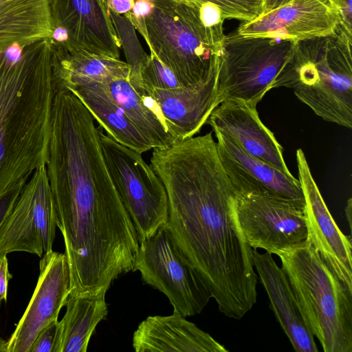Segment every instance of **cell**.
<instances>
[{
	"mask_svg": "<svg viewBox=\"0 0 352 352\" xmlns=\"http://www.w3.org/2000/svg\"><path fill=\"white\" fill-rule=\"evenodd\" d=\"M153 149L150 166L168 197L167 227L219 311L241 319L256 302L258 278L212 132Z\"/></svg>",
	"mask_w": 352,
	"mask_h": 352,
	"instance_id": "cell-1",
	"label": "cell"
},
{
	"mask_svg": "<svg viewBox=\"0 0 352 352\" xmlns=\"http://www.w3.org/2000/svg\"><path fill=\"white\" fill-rule=\"evenodd\" d=\"M94 120L74 93L56 88L45 166L68 265L80 270L116 263L138 243L107 170Z\"/></svg>",
	"mask_w": 352,
	"mask_h": 352,
	"instance_id": "cell-2",
	"label": "cell"
},
{
	"mask_svg": "<svg viewBox=\"0 0 352 352\" xmlns=\"http://www.w3.org/2000/svg\"><path fill=\"white\" fill-rule=\"evenodd\" d=\"M61 50L54 38L0 50V195L47 164Z\"/></svg>",
	"mask_w": 352,
	"mask_h": 352,
	"instance_id": "cell-3",
	"label": "cell"
},
{
	"mask_svg": "<svg viewBox=\"0 0 352 352\" xmlns=\"http://www.w3.org/2000/svg\"><path fill=\"white\" fill-rule=\"evenodd\" d=\"M133 26L182 86L219 72L223 23L206 21L198 0H151L147 13Z\"/></svg>",
	"mask_w": 352,
	"mask_h": 352,
	"instance_id": "cell-4",
	"label": "cell"
},
{
	"mask_svg": "<svg viewBox=\"0 0 352 352\" xmlns=\"http://www.w3.org/2000/svg\"><path fill=\"white\" fill-rule=\"evenodd\" d=\"M352 37L333 34L296 41L270 89L290 88L327 122L352 128Z\"/></svg>",
	"mask_w": 352,
	"mask_h": 352,
	"instance_id": "cell-5",
	"label": "cell"
},
{
	"mask_svg": "<svg viewBox=\"0 0 352 352\" xmlns=\"http://www.w3.org/2000/svg\"><path fill=\"white\" fill-rule=\"evenodd\" d=\"M303 318L324 352H352V291L310 240L278 252Z\"/></svg>",
	"mask_w": 352,
	"mask_h": 352,
	"instance_id": "cell-6",
	"label": "cell"
},
{
	"mask_svg": "<svg viewBox=\"0 0 352 352\" xmlns=\"http://www.w3.org/2000/svg\"><path fill=\"white\" fill-rule=\"evenodd\" d=\"M296 41L236 31L224 36L218 73L221 102L234 99L256 107L289 57Z\"/></svg>",
	"mask_w": 352,
	"mask_h": 352,
	"instance_id": "cell-7",
	"label": "cell"
},
{
	"mask_svg": "<svg viewBox=\"0 0 352 352\" xmlns=\"http://www.w3.org/2000/svg\"><path fill=\"white\" fill-rule=\"evenodd\" d=\"M100 147L109 175L137 232L139 241L166 225L165 187L142 154L115 141L98 127Z\"/></svg>",
	"mask_w": 352,
	"mask_h": 352,
	"instance_id": "cell-8",
	"label": "cell"
},
{
	"mask_svg": "<svg viewBox=\"0 0 352 352\" xmlns=\"http://www.w3.org/2000/svg\"><path fill=\"white\" fill-rule=\"evenodd\" d=\"M132 271L140 272L143 282L163 293L173 313L184 317L200 314L212 298L209 287L166 225L140 241Z\"/></svg>",
	"mask_w": 352,
	"mask_h": 352,
	"instance_id": "cell-9",
	"label": "cell"
},
{
	"mask_svg": "<svg viewBox=\"0 0 352 352\" xmlns=\"http://www.w3.org/2000/svg\"><path fill=\"white\" fill-rule=\"evenodd\" d=\"M56 227L53 196L43 166L25 183L0 226V254L25 252L42 257L52 250Z\"/></svg>",
	"mask_w": 352,
	"mask_h": 352,
	"instance_id": "cell-10",
	"label": "cell"
},
{
	"mask_svg": "<svg viewBox=\"0 0 352 352\" xmlns=\"http://www.w3.org/2000/svg\"><path fill=\"white\" fill-rule=\"evenodd\" d=\"M236 215L252 249L276 254L307 239L305 208L289 201L265 195L236 194Z\"/></svg>",
	"mask_w": 352,
	"mask_h": 352,
	"instance_id": "cell-11",
	"label": "cell"
},
{
	"mask_svg": "<svg viewBox=\"0 0 352 352\" xmlns=\"http://www.w3.org/2000/svg\"><path fill=\"white\" fill-rule=\"evenodd\" d=\"M53 38L69 54L120 58L121 46L107 0H47Z\"/></svg>",
	"mask_w": 352,
	"mask_h": 352,
	"instance_id": "cell-12",
	"label": "cell"
},
{
	"mask_svg": "<svg viewBox=\"0 0 352 352\" xmlns=\"http://www.w3.org/2000/svg\"><path fill=\"white\" fill-rule=\"evenodd\" d=\"M39 276L30 302L8 339V352H30L38 333L58 320L70 294V276L65 253L53 250L40 261Z\"/></svg>",
	"mask_w": 352,
	"mask_h": 352,
	"instance_id": "cell-13",
	"label": "cell"
},
{
	"mask_svg": "<svg viewBox=\"0 0 352 352\" xmlns=\"http://www.w3.org/2000/svg\"><path fill=\"white\" fill-rule=\"evenodd\" d=\"M222 166L236 193L270 196L305 208L298 179L247 153L230 134L212 129Z\"/></svg>",
	"mask_w": 352,
	"mask_h": 352,
	"instance_id": "cell-14",
	"label": "cell"
},
{
	"mask_svg": "<svg viewBox=\"0 0 352 352\" xmlns=\"http://www.w3.org/2000/svg\"><path fill=\"white\" fill-rule=\"evenodd\" d=\"M298 180L305 198L307 239L343 283L352 291L351 238L339 229L311 173L303 151H296Z\"/></svg>",
	"mask_w": 352,
	"mask_h": 352,
	"instance_id": "cell-15",
	"label": "cell"
},
{
	"mask_svg": "<svg viewBox=\"0 0 352 352\" xmlns=\"http://www.w3.org/2000/svg\"><path fill=\"white\" fill-rule=\"evenodd\" d=\"M339 24L338 12L331 0H294L253 21L241 23L236 32L298 41L333 34Z\"/></svg>",
	"mask_w": 352,
	"mask_h": 352,
	"instance_id": "cell-16",
	"label": "cell"
},
{
	"mask_svg": "<svg viewBox=\"0 0 352 352\" xmlns=\"http://www.w3.org/2000/svg\"><path fill=\"white\" fill-rule=\"evenodd\" d=\"M218 73L195 85L148 91V96L158 106L169 131L177 140L195 136L221 103Z\"/></svg>",
	"mask_w": 352,
	"mask_h": 352,
	"instance_id": "cell-17",
	"label": "cell"
},
{
	"mask_svg": "<svg viewBox=\"0 0 352 352\" xmlns=\"http://www.w3.org/2000/svg\"><path fill=\"white\" fill-rule=\"evenodd\" d=\"M206 124L230 134L249 154L291 175L283 148L274 133L261 122L256 107L226 99L210 113Z\"/></svg>",
	"mask_w": 352,
	"mask_h": 352,
	"instance_id": "cell-18",
	"label": "cell"
},
{
	"mask_svg": "<svg viewBox=\"0 0 352 352\" xmlns=\"http://www.w3.org/2000/svg\"><path fill=\"white\" fill-rule=\"evenodd\" d=\"M252 261L258 278L267 294L270 308L294 350L318 352L315 338L303 318L282 267L277 265L271 253H260L257 249H252Z\"/></svg>",
	"mask_w": 352,
	"mask_h": 352,
	"instance_id": "cell-19",
	"label": "cell"
},
{
	"mask_svg": "<svg viewBox=\"0 0 352 352\" xmlns=\"http://www.w3.org/2000/svg\"><path fill=\"white\" fill-rule=\"evenodd\" d=\"M137 352H227L209 333L178 314L148 316L133 333Z\"/></svg>",
	"mask_w": 352,
	"mask_h": 352,
	"instance_id": "cell-20",
	"label": "cell"
},
{
	"mask_svg": "<svg viewBox=\"0 0 352 352\" xmlns=\"http://www.w3.org/2000/svg\"><path fill=\"white\" fill-rule=\"evenodd\" d=\"M65 87L80 100L99 126L115 141L141 154L153 148L149 140L112 98L107 83L85 81Z\"/></svg>",
	"mask_w": 352,
	"mask_h": 352,
	"instance_id": "cell-21",
	"label": "cell"
},
{
	"mask_svg": "<svg viewBox=\"0 0 352 352\" xmlns=\"http://www.w3.org/2000/svg\"><path fill=\"white\" fill-rule=\"evenodd\" d=\"M109 289L69 294L66 312L58 321L53 352H85L97 325L108 314Z\"/></svg>",
	"mask_w": 352,
	"mask_h": 352,
	"instance_id": "cell-22",
	"label": "cell"
},
{
	"mask_svg": "<svg viewBox=\"0 0 352 352\" xmlns=\"http://www.w3.org/2000/svg\"><path fill=\"white\" fill-rule=\"evenodd\" d=\"M53 35L47 0H0V50Z\"/></svg>",
	"mask_w": 352,
	"mask_h": 352,
	"instance_id": "cell-23",
	"label": "cell"
},
{
	"mask_svg": "<svg viewBox=\"0 0 352 352\" xmlns=\"http://www.w3.org/2000/svg\"><path fill=\"white\" fill-rule=\"evenodd\" d=\"M109 91L129 119L155 148L168 146L177 138L169 131L158 106L148 96H141L126 78L107 83Z\"/></svg>",
	"mask_w": 352,
	"mask_h": 352,
	"instance_id": "cell-24",
	"label": "cell"
},
{
	"mask_svg": "<svg viewBox=\"0 0 352 352\" xmlns=\"http://www.w3.org/2000/svg\"><path fill=\"white\" fill-rule=\"evenodd\" d=\"M141 79L147 94L151 89H171L182 86L174 73L153 53L142 63Z\"/></svg>",
	"mask_w": 352,
	"mask_h": 352,
	"instance_id": "cell-25",
	"label": "cell"
},
{
	"mask_svg": "<svg viewBox=\"0 0 352 352\" xmlns=\"http://www.w3.org/2000/svg\"><path fill=\"white\" fill-rule=\"evenodd\" d=\"M209 2L221 12L224 19L249 22L263 14V0H199Z\"/></svg>",
	"mask_w": 352,
	"mask_h": 352,
	"instance_id": "cell-26",
	"label": "cell"
},
{
	"mask_svg": "<svg viewBox=\"0 0 352 352\" xmlns=\"http://www.w3.org/2000/svg\"><path fill=\"white\" fill-rule=\"evenodd\" d=\"M58 321L51 322L38 333L30 352H53Z\"/></svg>",
	"mask_w": 352,
	"mask_h": 352,
	"instance_id": "cell-27",
	"label": "cell"
},
{
	"mask_svg": "<svg viewBox=\"0 0 352 352\" xmlns=\"http://www.w3.org/2000/svg\"><path fill=\"white\" fill-rule=\"evenodd\" d=\"M25 184H20L0 195V226L14 206Z\"/></svg>",
	"mask_w": 352,
	"mask_h": 352,
	"instance_id": "cell-28",
	"label": "cell"
},
{
	"mask_svg": "<svg viewBox=\"0 0 352 352\" xmlns=\"http://www.w3.org/2000/svg\"><path fill=\"white\" fill-rule=\"evenodd\" d=\"M352 0H331L336 8L339 17L338 28L352 37Z\"/></svg>",
	"mask_w": 352,
	"mask_h": 352,
	"instance_id": "cell-29",
	"label": "cell"
},
{
	"mask_svg": "<svg viewBox=\"0 0 352 352\" xmlns=\"http://www.w3.org/2000/svg\"><path fill=\"white\" fill-rule=\"evenodd\" d=\"M12 278L8 270L7 254H0V301L7 302L8 282Z\"/></svg>",
	"mask_w": 352,
	"mask_h": 352,
	"instance_id": "cell-30",
	"label": "cell"
},
{
	"mask_svg": "<svg viewBox=\"0 0 352 352\" xmlns=\"http://www.w3.org/2000/svg\"><path fill=\"white\" fill-rule=\"evenodd\" d=\"M134 0H107L109 11L117 14H126L132 9Z\"/></svg>",
	"mask_w": 352,
	"mask_h": 352,
	"instance_id": "cell-31",
	"label": "cell"
},
{
	"mask_svg": "<svg viewBox=\"0 0 352 352\" xmlns=\"http://www.w3.org/2000/svg\"><path fill=\"white\" fill-rule=\"evenodd\" d=\"M294 0H263V14L283 6Z\"/></svg>",
	"mask_w": 352,
	"mask_h": 352,
	"instance_id": "cell-32",
	"label": "cell"
},
{
	"mask_svg": "<svg viewBox=\"0 0 352 352\" xmlns=\"http://www.w3.org/2000/svg\"><path fill=\"white\" fill-rule=\"evenodd\" d=\"M351 198H350L347 201V205L345 208L346 217V219L348 220L350 229H351Z\"/></svg>",
	"mask_w": 352,
	"mask_h": 352,
	"instance_id": "cell-33",
	"label": "cell"
},
{
	"mask_svg": "<svg viewBox=\"0 0 352 352\" xmlns=\"http://www.w3.org/2000/svg\"><path fill=\"white\" fill-rule=\"evenodd\" d=\"M8 340L0 338V352H8Z\"/></svg>",
	"mask_w": 352,
	"mask_h": 352,
	"instance_id": "cell-34",
	"label": "cell"
}]
</instances>
